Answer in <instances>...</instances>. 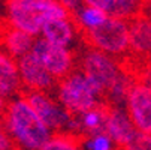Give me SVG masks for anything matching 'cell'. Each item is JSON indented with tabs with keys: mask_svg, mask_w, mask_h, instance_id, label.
Instances as JSON below:
<instances>
[{
	"mask_svg": "<svg viewBox=\"0 0 151 150\" xmlns=\"http://www.w3.org/2000/svg\"><path fill=\"white\" fill-rule=\"evenodd\" d=\"M126 105L136 131L151 134V86L135 81L129 89Z\"/></svg>",
	"mask_w": 151,
	"mask_h": 150,
	"instance_id": "8",
	"label": "cell"
},
{
	"mask_svg": "<svg viewBox=\"0 0 151 150\" xmlns=\"http://www.w3.org/2000/svg\"><path fill=\"white\" fill-rule=\"evenodd\" d=\"M21 96L26 98V101L30 104L35 113L39 116V119L44 122V125L51 132L73 134V135L82 137L79 134V125H78L76 116L70 114L68 110H64L58 104V101H54L47 92L27 90Z\"/></svg>",
	"mask_w": 151,
	"mask_h": 150,
	"instance_id": "4",
	"label": "cell"
},
{
	"mask_svg": "<svg viewBox=\"0 0 151 150\" xmlns=\"http://www.w3.org/2000/svg\"><path fill=\"white\" fill-rule=\"evenodd\" d=\"M58 2H63V0H58Z\"/></svg>",
	"mask_w": 151,
	"mask_h": 150,
	"instance_id": "25",
	"label": "cell"
},
{
	"mask_svg": "<svg viewBox=\"0 0 151 150\" xmlns=\"http://www.w3.org/2000/svg\"><path fill=\"white\" fill-rule=\"evenodd\" d=\"M85 138L73 134H54L39 150H79V143Z\"/></svg>",
	"mask_w": 151,
	"mask_h": 150,
	"instance_id": "17",
	"label": "cell"
},
{
	"mask_svg": "<svg viewBox=\"0 0 151 150\" xmlns=\"http://www.w3.org/2000/svg\"><path fill=\"white\" fill-rule=\"evenodd\" d=\"M57 101L70 114H81L103 104V96L81 71H72L57 80Z\"/></svg>",
	"mask_w": 151,
	"mask_h": 150,
	"instance_id": "3",
	"label": "cell"
},
{
	"mask_svg": "<svg viewBox=\"0 0 151 150\" xmlns=\"http://www.w3.org/2000/svg\"><path fill=\"white\" fill-rule=\"evenodd\" d=\"M15 147H17V144L14 143V140L6 132L3 122L0 119V150H14Z\"/></svg>",
	"mask_w": 151,
	"mask_h": 150,
	"instance_id": "20",
	"label": "cell"
},
{
	"mask_svg": "<svg viewBox=\"0 0 151 150\" xmlns=\"http://www.w3.org/2000/svg\"><path fill=\"white\" fill-rule=\"evenodd\" d=\"M117 150H151V134L136 131L130 141L121 147H117Z\"/></svg>",
	"mask_w": 151,
	"mask_h": 150,
	"instance_id": "18",
	"label": "cell"
},
{
	"mask_svg": "<svg viewBox=\"0 0 151 150\" xmlns=\"http://www.w3.org/2000/svg\"><path fill=\"white\" fill-rule=\"evenodd\" d=\"M6 6L8 23L32 36L40 35L48 20L70 17L58 0H6Z\"/></svg>",
	"mask_w": 151,
	"mask_h": 150,
	"instance_id": "2",
	"label": "cell"
},
{
	"mask_svg": "<svg viewBox=\"0 0 151 150\" xmlns=\"http://www.w3.org/2000/svg\"><path fill=\"white\" fill-rule=\"evenodd\" d=\"M145 3H148V8H150V11H151V0H145Z\"/></svg>",
	"mask_w": 151,
	"mask_h": 150,
	"instance_id": "23",
	"label": "cell"
},
{
	"mask_svg": "<svg viewBox=\"0 0 151 150\" xmlns=\"http://www.w3.org/2000/svg\"><path fill=\"white\" fill-rule=\"evenodd\" d=\"M14 150H24V149H21V147H18V146H17V147H15Z\"/></svg>",
	"mask_w": 151,
	"mask_h": 150,
	"instance_id": "24",
	"label": "cell"
},
{
	"mask_svg": "<svg viewBox=\"0 0 151 150\" xmlns=\"http://www.w3.org/2000/svg\"><path fill=\"white\" fill-rule=\"evenodd\" d=\"M135 72H139L141 83H144L147 86H151V60H145V65L142 66V69L135 71Z\"/></svg>",
	"mask_w": 151,
	"mask_h": 150,
	"instance_id": "21",
	"label": "cell"
},
{
	"mask_svg": "<svg viewBox=\"0 0 151 150\" xmlns=\"http://www.w3.org/2000/svg\"><path fill=\"white\" fill-rule=\"evenodd\" d=\"M0 119L14 143L24 150H39L51 137V131L24 96L11 101L0 114Z\"/></svg>",
	"mask_w": 151,
	"mask_h": 150,
	"instance_id": "1",
	"label": "cell"
},
{
	"mask_svg": "<svg viewBox=\"0 0 151 150\" xmlns=\"http://www.w3.org/2000/svg\"><path fill=\"white\" fill-rule=\"evenodd\" d=\"M129 51L138 60H151V15L144 12L127 21Z\"/></svg>",
	"mask_w": 151,
	"mask_h": 150,
	"instance_id": "10",
	"label": "cell"
},
{
	"mask_svg": "<svg viewBox=\"0 0 151 150\" xmlns=\"http://www.w3.org/2000/svg\"><path fill=\"white\" fill-rule=\"evenodd\" d=\"M84 5L102 9L108 17L129 21L142 14L145 0H81Z\"/></svg>",
	"mask_w": 151,
	"mask_h": 150,
	"instance_id": "13",
	"label": "cell"
},
{
	"mask_svg": "<svg viewBox=\"0 0 151 150\" xmlns=\"http://www.w3.org/2000/svg\"><path fill=\"white\" fill-rule=\"evenodd\" d=\"M5 107H6V102H5V98L0 95V114L3 113V110H5Z\"/></svg>",
	"mask_w": 151,
	"mask_h": 150,
	"instance_id": "22",
	"label": "cell"
},
{
	"mask_svg": "<svg viewBox=\"0 0 151 150\" xmlns=\"http://www.w3.org/2000/svg\"><path fill=\"white\" fill-rule=\"evenodd\" d=\"M30 51L55 80L66 77L73 71L75 59L68 47L54 45L51 42L45 41L44 38H39L35 39Z\"/></svg>",
	"mask_w": 151,
	"mask_h": 150,
	"instance_id": "7",
	"label": "cell"
},
{
	"mask_svg": "<svg viewBox=\"0 0 151 150\" xmlns=\"http://www.w3.org/2000/svg\"><path fill=\"white\" fill-rule=\"evenodd\" d=\"M35 42V36L12 27L8 21H0V45L15 60L27 54Z\"/></svg>",
	"mask_w": 151,
	"mask_h": 150,
	"instance_id": "12",
	"label": "cell"
},
{
	"mask_svg": "<svg viewBox=\"0 0 151 150\" xmlns=\"http://www.w3.org/2000/svg\"><path fill=\"white\" fill-rule=\"evenodd\" d=\"M105 134L111 138V141L117 144V147H121L133 138V135L136 134V128L133 126L126 110L120 108V107L108 105Z\"/></svg>",
	"mask_w": 151,
	"mask_h": 150,
	"instance_id": "11",
	"label": "cell"
},
{
	"mask_svg": "<svg viewBox=\"0 0 151 150\" xmlns=\"http://www.w3.org/2000/svg\"><path fill=\"white\" fill-rule=\"evenodd\" d=\"M106 17L108 15L102 9L82 5L70 18L73 20L76 30H87V29H93V27L99 26L100 23H103Z\"/></svg>",
	"mask_w": 151,
	"mask_h": 150,
	"instance_id": "16",
	"label": "cell"
},
{
	"mask_svg": "<svg viewBox=\"0 0 151 150\" xmlns=\"http://www.w3.org/2000/svg\"><path fill=\"white\" fill-rule=\"evenodd\" d=\"M18 75L21 86L32 92H51L55 89L57 80L42 66V63L35 57L32 51L17 59Z\"/></svg>",
	"mask_w": 151,
	"mask_h": 150,
	"instance_id": "9",
	"label": "cell"
},
{
	"mask_svg": "<svg viewBox=\"0 0 151 150\" xmlns=\"http://www.w3.org/2000/svg\"><path fill=\"white\" fill-rule=\"evenodd\" d=\"M88 150H112V141L105 132L94 134L84 141Z\"/></svg>",
	"mask_w": 151,
	"mask_h": 150,
	"instance_id": "19",
	"label": "cell"
},
{
	"mask_svg": "<svg viewBox=\"0 0 151 150\" xmlns=\"http://www.w3.org/2000/svg\"><path fill=\"white\" fill-rule=\"evenodd\" d=\"M121 71V66L112 59V56L94 48H90L85 53L81 62V72L96 86L102 96H105V93L118 80Z\"/></svg>",
	"mask_w": 151,
	"mask_h": 150,
	"instance_id": "6",
	"label": "cell"
},
{
	"mask_svg": "<svg viewBox=\"0 0 151 150\" xmlns=\"http://www.w3.org/2000/svg\"><path fill=\"white\" fill-rule=\"evenodd\" d=\"M21 89L17 60L6 51L0 50V95L3 98L14 96Z\"/></svg>",
	"mask_w": 151,
	"mask_h": 150,
	"instance_id": "15",
	"label": "cell"
},
{
	"mask_svg": "<svg viewBox=\"0 0 151 150\" xmlns=\"http://www.w3.org/2000/svg\"><path fill=\"white\" fill-rule=\"evenodd\" d=\"M75 32L76 26L70 17L48 20L40 29L42 38L60 47H69L75 39Z\"/></svg>",
	"mask_w": 151,
	"mask_h": 150,
	"instance_id": "14",
	"label": "cell"
},
{
	"mask_svg": "<svg viewBox=\"0 0 151 150\" xmlns=\"http://www.w3.org/2000/svg\"><path fill=\"white\" fill-rule=\"evenodd\" d=\"M79 32L90 48L109 56H124L129 51V26L124 20L106 17V20L99 26Z\"/></svg>",
	"mask_w": 151,
	"mask_h": 150,
	"instance_id": "5",
	"label": "cell"
}]
</instances>
